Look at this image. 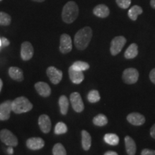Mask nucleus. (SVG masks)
Here are the masks:
<instances>
[{"label":"nucleus","instance_id":"nucleus-1","mask_svg":"<svg viewBox=\"0 0 155 155\" xmlns=\"http://www.w3.org/2000/svg\"><path fill=\"white\" fill-rule=\"evenodd\" d=\"M93 31L90 27H85L77 32L74 38V43L78 50H83L88 47L92 39Z\"/></svg>","mask_w":155,"mask_h":155},{"label":"nucleus","instance_id":"nucleus-2","mask_svg":"<svg viewBox=\"0 0 155 155\" xmlns=\"http://www.w3.org/2000/svg\"><path fill=\"white\" fill-rule=\"evenodd\" d=\"M78 14V6L75 2L70 1L63 7L62 12V19L65 23L71 24L77 19Z\"/></svg>","mask_w":155,"mask_h":155},{"label":"nucleus","instance_id":"nucleus-3","mask_svg":"<svg viewBox=\"0 0 155 155\" xmlns=\"http://www.w3.org/2000/svg\"><path fill=\"white\" fill-rule=\"evenodd\" d=\"M32 103L24 96L18 97L12 102V109L15 114H22L32 110Z\"/></svg>","mask_w":155,"mask_h":155},{"label":"nucleus","instance_id":"nucleus-4","mask_svg":"<svg viewBox=\"0 0 155 155\" xmlns=\"http://www.w3.org/2000/svg\"><path fill=\"white\" fill-rule=\"evenodd\" d=\"M0 139L4 144L9 147H17L18 139L14 134L8 129H2L0 131Z\"/></svg>","mask_w":155,"mask_h":155},{"label":"nucleus","instance_id":"nucleus-5","mask_svg":"<svg viewBox=\"0 0 155 155\" xmlns=\"http://www.w3.org/2000/svg\"><path fill=\"white\" fill-rule=\"evenodd\" d=\"M139 76V72L137 69L129 68L124 71L122 74V80L126 84H134L138 81Z\"/></svg>","mask_w":155,"mask_h":155},{"label":"nucleus","instance_id":"nucleus-6","mask_svg":"<svg viewBox=\"0 0 155 155\" xmlns=\"http://www.w3.org/2000/svg\"><path fill=\"white\" fill-rule=\"evenodd\" d=\"M127 43V39L124 36L115 37L111 40V47H110V52L112 55H118L121 51L125 44Z\"/></svg>","mask_w":155,"mask_h":155},{"label":"nucleus","instance_id":"nucleus-7","mask_svg":"<svg viewBox=\"0 0 155 155\" xmlns=\"http://www.w3.org/2000/svg\"><path fill=\"white\" fill-rule=\"evenodd\" d=\"M71 105L73 110L77 113H81L84 110V104L79 93L74 92L72 93L70 96Z\"/></svg>","mask_w":155,"mask_h":155},{"label":"nucleus","instance_id":"nucleus-8","mask_svg":"<svg viewBox=\"0 0 155 155\" xmlns=\"http://www.w3.org/2000/svg\"><path fill=\"white\" fill-rule=\"evenodd\" d=\"M73 45L71 38L68 34H63L60 40V51L62 53H68L72 50Z\"/></svg>","mask_w":155,"mask_h":155},{"label":"nucleus","instance_id":"nucleus-9","mask_svg":"<svg viewBox=\"0 0 155 155\" xmlns=\"http://www.w3.org/2000/svg\"><path fill=\"white\" fill-rule=\"evenodd\" d=\"M47 75L53 84H58L63 78V72L55 67L50 66L47 69Z\"/></svg>","mask_w":155,"mask_h":155},{"label":"nucleus","instance_id":"nucleus-10","mask_svg":"<svg viewBox=\"0 0 155 155\" xmlns=\"http://www.w3.org/2000/svg\"><path fill=\"white\" fill-rule=\"evenodd\" d=\"M21 58L23 61H29L34 55V48L30 42H24L21 45Z\"/></svg>","mask_w":155,"mask_h":155},{"label":"nucleus","instance_id":"nucleus-11","mask_svg":"<svg viewBox=\"0 0 155 155\" xmlns=\"http://www.w3.org/2000/svg\"><path fill=\"white\" fill-rule=\"evenodd\" d=\"M12 101L8 100L0 104V120L1 121H6L10 117L11 111H12Z\"/></svg>","mask_w":155,"mask_h":155},{"label":"nucleus","instance_id":"nucleus-12","mask_svg":"<svg viewBox=\"0 0 155 155\" xmlns=\"http://www.w3.org/2000/svg\"><path fill=\"white\" fill-rule=\"evenodd\" d=\"M127 121L134 126H141L145 123V117L142 114L137 113V112H133L129 114L127 116Z\"/></svg>","mask_w":155,"mask_h":155},{"label":"nucleus","instance_id":"nucleus-13","mask_svg":"<svg viewBox=\"0 0 155 155\" xmlns=\"http://www.w3.org/2000/svg\"><path fill=\"white\" fill-rule=\"evenodd\" d=\"M38 124L43 133L48 134L50 131L52 127L51 121H50L49 116L46 115V114H42L39 117Z\"/></svg>","mask_w":155,"mask_h":155},{"label":"nucleus","instance_id":"nucleus-14","mask_svg":"<svg viewBox=\"0 0 155 155\" xmlns=\"http://www.w3.org/2000/svg\"><path fill=\"white\" fill-rule=\"evenodd\" d=\"M26 144L31 150H39L45 146V141L40 137H32L27 140Z\"/></svg>","mask_w":155,"mask_h":155},{"label":"nucleus","instance_id":"nucleus-15","mask_svg":"<svg viewBox=\"0 0 155 155\" xmlns=\"http://www.w3.org/2000/svg\"><path fill=\"white\" fill-rule=\"evenodd\" d=\"M68 73L70 79L75 84H80L84 80V74H83V71H77L73 68L72 66L69 68Z\"/></svg>","mask_w":155,"mask_h":155},{"label":"nucleus","instance_id":"nucleus-16","mask_svg":"<svg viewBox=\"0 0 155 155\" xmlns=\"http://www.w3.org/2000/svg\"><path fill=\"white\" fill-rule=\"evenodd\" d=\"M37 92L42 97H48L51 94V88L48 83L45 82H38L35 85Z\"/></svg>","mask_w":155,"mask_h":155},{"label":"nucleus","instance_id":"nucleus-17","mask_svg":"<svg viewBox=\"0 0 155 155\" xmlns=\"http://www.w3.org/2000/svg\"><path fill=\"white\" fill-rule=\"evenodd\" d=\"M93 12L96 17L100 18H106L109 15L110 10L106 5H98L94 7Z\"/></svg>","mask_w":155,"mask_h":155},{"label":"nucleus","instance_id":"nucleus-18","mask_svg":"<svg viewBox=\"0 0 155 155\" xmlns=\"http://www.w3.org/2000/svg\"><path fill=\"white\" fill-rule=\"evenodd\" d=\"M124 142L128 155H135L137 152V145L134 140L129 136H127L124 138Z\"/></svg>","mask_w":155,"mask_h":155},{"label":"nucleus","instance_id":"nucleus-19","mask_svg":"<svg viewBox=\"0 0 155 155\" xmlns=\"http://www.w3.org/2000/svg\"><path fill=\"white\" fill-rule=\"evenodd\" d=\"M81 143L82 147L85 151H88L91 147V137L86 130L81 131Z\"/></svg>","mask_w":155,"mask_h":155},{"label":"nucleus","instance_id":"nucleus-20","mask_svg":"<svg viewBox=\"0 0 155 155\" xmlns=\"http://www.w3.org/2000/svg\"><path fill=\"white\" fill-rule=\"evenodd\" d=\"M9 75L13 80L17 81H22L24 79L23 72L20 68L17 67H11L9 68Z\"/></svg>","mask_w":155,"mask_h":155},{"label":"nucleus","instance_id":"nucleus-21","mask_svg":"<svg viewBox=\"0 0 155 155\" xmlns=\"http://www.w3.org/2000/svg\"><path fill=\"white\" fill-rule=\"evenodd\" d=\"M138 45L136 43H132L125 51L124 57L127 59H133L138 55Z\"/></svg>","mask_w":155,"mask_h":155},{"label":"nucleus","instance_id":"nucleus-22","mask_svg":"<svg viewBox=\"0 0 155 155\" xmlns=\"http://www.w3.org/2000/svg\"><path fill=\"white\" fill-rule=\"evenodd\" d=\"M58 104H59L60 109H61V113L63 115H66L68 111V107H69V101L68 98L66 96H61L59 98V101H58Z\"/></svg>","mask_w":155,"mask_h":155},{"label":"nucleus","instance_id":"nucleus-23","mask_svg":"<svg viewBox=\"0 0 155 155\" xmlns=\"http://www.w3.org/2000/svg\"><path fill=\"white\" fill-rule=\"evenodd\" d=\"M104 141L106 144L111 145V146H116L119 143V137L116 134L108 133L106 134L104 137Z\"/></svg>","mask_w":155,"mask_h":155},{"label":"nucleus","instance_id":"nucleus-24","mask_svg":"<svg viewBox=\"0 0 155 155\" xmlns=\"http://www.w3.org/2000/svg\"><path fill=\"white\" fill-rule=\"evenodd\" d=\"M143 9L141 7H139L138 5H134L129 9V12H128V15H129V18H130L131 20L135 21L137 20L139 15H141Z\"/></svg>","mask_w":155,"mask_h":155},{"label":"nucleus","instance_id":"nucleus-25","mask_svg":"<svg viewBox=\"0 0 155 155\" xmlns=\"http://www.w3.org/2000/svg\"><path fill=\"white\" fill-rule=\"evenodd\" d=\"M93 123L97 127H104L108 124V119L104 114H98L93 119Z\"/></svg>","mask_w":155,"mask_h":155},{"label":"nucleus","instance_id":"nucleus-26","mask_svg":"<svg viewBox=\"0 0 155 155\" xmlns=\"http://www.w3.org/2000/svg\"><path fill=\"white\" fill-rule=\"evenodd\" d=\"M101 99L99 92L97 90H91L89 91L88 94V101L90 103L94 104V103L98 102Z\"/></svg>","mask_w":155,"mask_h":155},{"label":"nucleus","instance_id":"nucleus-27","mask_svg":"<svg viewBox=\"0 0 155 155\" xmlns=\"http://www.w3.org/2000/svg\"><path fill=\"white\" fill-rule=\"evenodd\" d=\"M53 155H67V152L63 144L57 143L53 148Z\"/></svg>","mask_w":155,"mask_h":155},{"label":"nucleus","instance_id":"nucleus-28","mask_svg":"<svg viewBox=\"0 0 155 155\" xmlns=\"http://www.w3.org/2000/svg\"><path fill=\"white\" fill-rule=\"evenodd\" d=\"M73 68L77 70V71H84L88 70L90 68V65L88 63L83 61H76L71 65Z\"/></svg>","mask_w":155,"mask_h":155},{"label":"nucleus","instance_id":"nucleus-29","mask_svg":"<svg viewBox=\"0 0 155 155\" xmlns=\"http://www.w3.org/2000/svg\"><path fill=\"white\" fill-rule=\"evenodd\" d=\"M68 131V127L66 124L63 122H58L55 127V134H63Z\"/></svg>","mask_w":155,"mask_h":155},{"label":"nucleus","instance_id":"nucleus-30","mask_svg":"<svg viewBox=\"0 0 155 155\" xmlns=\"http://www.w3.org/2000/svg\"><path fill=\"white\" fill-rule=\"evenodd\" d=\"M11 21V17L8 14L3 12H0V25L7 26L10 24Z\"/></svg>","mask_w":155,"mask_h":155},{"label":"nucleus","instance_id":"nucleus-31","mask_svg":"<svg viewBox=\"0 0 155 155\" xmlns=\"http://www.w3.org/2000/svg\"><path fill=\"white\" fill-rule=\"evenodd\" d=\"M116 2L120 8L127 9L131 5V0H116Z\"/></svg>","mask_w":155,"mask_h":155},{"label":"nucleus","instance_id":"nucleus-32","mask_svg":"<svg viewBox=\"0 0 155 155\" xmlns=\"http://www.w3.org/2000/svg\"><path fill=\"white\" fill-rule=\"evenodd\" d=\"M141 155H155V150H150V149H144L141 151Z\"/></svg>","mask_w":155,"mask_h":155},{"label":"nucleus","instance_id":"nucleus-33","mask_svg":"<svg viewBox=\"0 0 155 155\" xmlns=\"http://www.w3.org/2000/svg\"><path fill=\"white\" fill-rule=\"evenodd\" d=\"M1 43L2 46H3V47H7V46L9 45V43H10V42H9L8 39H7L6 38H2Z\"/></svg>","mask_w":155,"mask_h":155},{"label":"nucleus","instance_id":"nucleus-34","mask_svg":"<svg viewBox=\"0 0 155 155\" xmlns=\"http://www.w3.org/2000/svg\"><path fill=\"white\" fill-rule=\"evenodd\" d=\"M150 81H152L154 84H155V68L152 69V71H151V72L150 73Z\"/></svg>","mask_w":155,"mask_h":155},{"label":"nucleus","instance_id":"nucleus-35","mask_svg":"<svg viewBox=\"0 0 155 155\" xmlns=\"http://www.w3.org/2000/svg\"><path fill=\"white\" fill-rule=\"evenodd\" d=\"M150 135L153 139H155V124L152 125V127L150 129Z\"/></svg>","mask_w":155,"mask_h":155},{"label":"nucleus","instance_id":"nucleus-36","mask_svg":"<svg viewBox=\"0 0 155 155\" xmlns=\"http://www.w3.org/2000/svg\"><path fill=\"white\" fill-rule=\"evenodd\" d=\"M104 155H119L116 152H114V151H107L104 153Z\"/></svg>","mask_w":155,"mask_h":155},{"label":"nucleus","instance_id":"nucleus-37","mask_svg":"<svg viewBox=\"0 0 155 155\" xmlns=\"http://www.w3.org/2000/svg\"><path fill=\"white\" fill-rule=\"evenodd\" d=\"M13 147H9L8 148H7V153H8L9 154H13V152H14V150H13Z\"/></svg>","mask_w":155,"mask_h":155},{"label":"nucleus","instance_id":"nucleus-38","mask_svg":"<svg viewBox=\"0 0 155 155\" xmlns=\"http://www.w3.org/2000/svg\"><path fill=\"white\" fill-rule=\"evenodd\" d=\"M150 5H151V7H152V8L155 9V0H151Z\"/></svg>","mask_w":155,"mask_h":155},{"label":"nucleus","instance_id":"nucleus-39","mask_svg":"<svg viewBox=\"0 0 155 155\" xmlns=\"http://www.w3.org/2000/svg\"><path fill=\"white\" fill-rule=\"evenodd\" d=\"M2 86H3V82H2V79L0 78V92H1L2 88Z\"/></svg>","mask_w":155,"mask_h":155},{"label":"nucleus","instance_id":"nucleus-40","mask_svg":"<svg viewBox=\"0 0 155 155\" xmlns=\"http://www.w3.org/2000/svg\"><path fill=\"white\" fill-rule=\"evenodd\" d=\"M32 1L37 2H44L45 0H32Z\"/></svg>","mask_w":155,"mask_h":155},{"label":"nucleus","instance_id":"nucleus-41","mask_svg":"<svg viewBox=\"0 0 155 155\" xmlns=\"http://www.w3.org/2000/svg\"><path fill=\"white\" fill-rule=\"evenodd\" d=\"M0 46L2 47V43H1V38H0Z\"/></svg>","mask_w":155,"mask_h":155},{"label":"nucleus","instance_id":"nucleus-42","mask_svg":"<svg viewBox=\"0 0 155 155\" xmlns=\"http://www.w3.org/2000/svg\"><path fill=\"white\" fill-rule=\"evenodd\" d=\"M1 49H2V48H1V46H0V51H1Z\"/></svg>","mask_w":155,"mask_h":155},{"label":"nucleus","instance_id":"nucleus-43","mask_svg":"<svg viewBox=\"0 0 155 155\" xmlns=\"http://www.w3.org/2000/svg\"><path fill=\"white\" fill-rule=\"evenodd\" d=\"M0 1H2V0H0Z\"/></svg>","mask_w":155,"mask_h":155}]
</instances>
